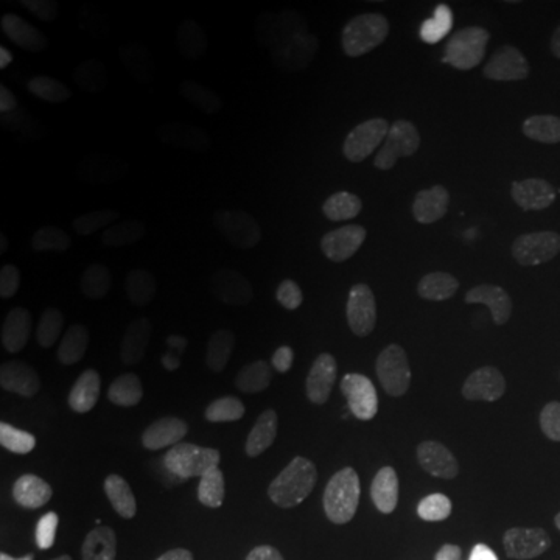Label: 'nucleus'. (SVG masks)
Returning <instances> with one entry per match:
<instances>
[{"instance_id": "obj_1", "label": "nucleus", "mask_w": 560, "mask_h": 560, "mask_svg": "<svg viewBox=\"0 0 560 560\" xmlns=\"http://www.w3.org/2000/svg\"><path fill=\"white\" fill-rule=\"evenodd\" d=\"M355 374L374 392L382 408L397 416H418L436 397L429 366L408 350H363L355 355Z\"/></svg>"}, {"instance_id": "obj_2", "label": "nucleus", "mask_w": 560, "mask_h": 560, "mask_svg": "<svg viewBox=\"0 0 560 560\" xmlns=\"http://www.w3.org/2000/svg\"><path fill=\"white\" fill-rule=\"evenodd\" d=\"M511 52V42L493 21L475 19L467 24H439L425 42V62L454 86L486 66L488 60Z\"/></svg>"}, {"instance_id": "obj_3", "label": "nucleus", "mask_w": 560, "mask_h": 560, "mask_svg": "<svg viewBox=\"0 0 560 560\" xmlns=\"http://www.w3.org/2000/svg\"><path fill=\"white\" fill-rule=\"evenodd\" d=\"M215 278L208 265L187 257H149L132 270L130 296L143 306H187L213 289Z\"/></svg>"}, {"instance_id": "obj_4", "label": "nucleus", "mask_w": 560, "mask_h": 560, "mask_svg": "<svg viewBox=\"0 0 560 560\" xmlns=\"http://www.w3.org/2000/svg\"><path fill=\"white\" fill-rule=\"evenodd\" d=\"M529 86V66L520 55L506 52L488 60L486 66L454 86V100L467 115L480 120H495L509 115L520 104Z\"/></svg>"}, {"instance_id": "obj_5", "label": "nucleus", "mask_w": 560, "mask_h": 560, "mask_svg": "<svg viewBox=\"0 0 560 560\" xmlns=\"http://www.w3.org/2000/svg\"><path fill=\"white\" fill-rule=\"evenodd\" d=\"M350 475L359 495L380 509H410L423 495V482L416 467L384 446L363 450L353 459Z\"/></svg>"}, {"instance_id": "obj_6", "label": "nucleus", "mask_w": 560, "mask_h": 560, "mask_svg": "<svg viewBox=\"0 0 560 560\" xmlns=\"http://www.w3.org/2000/svg\"><path fill=\"white\" fill-rule=\"evenodd\" d=\"M260 226L270 240L317 252H342L353 240L340 215L310 206H276L265 210Z\"/></svg>"}, {"instance_id": "obj_7", "label": "nucleus", "mask_w": 560, "mask_h": 560, "mask_svg": "<svg viewBox=\"0 0 560 560\" xmlns=\"http://www.w3.org/2000/svg\"><path fill=\"white\" fill-rule=\"evenodd\" d=\"M3 50L9 55L13 66L24 70L34 81L45 83L52 89H68L81 79L79 60L70 55L66 47L55 45L52 39L42 37L30 24L13 21L0 34Z\"/></svg>"}, {"instance_id": "obj_8", "label": "nucleus", "mask_w": 560, "mask_h": 560, "mask_svg": "<svg viewBox=\"0 0 560 560\" xmlns=\"http://www.w3.org/2000/svg\"><path fill=\"white\" fill-rule=\"evenodd\" d=\"M198 100L219 128L234 140H247L257 130V109L247 81L234 70H210L198 81Z\"/></svg>"}, {"instance_id": "obj_9", "label": "nucleus", "mask_w": 560, "mask_h": 560, "mask_svg": "<svg viewBox=\"0 0 560 560\" xmlns=\"http://www.w3.org/2000/svg\"><path fill=\"white\" fill-rule=\"evenodd\" d=\"M348 75L346 55L330 37L310 32L299 39L293 52V79L301 94L314 102H327L342 89Z\"/></svg>"}, {"instance_id": "obj_10", "label": "nucleus", "mask_w": 560, "mask_h": 560, "mask_svg": "<svg viewBox=\"0 0 560 560\" xmlns=\"http://www.w3.org/2000/svg\"><path fill=\"white\" fill-rule=\"evenodd\" d=\"M260 465L240 446H223L208 467V486L223 509H247L260 493Z\"/></svg>"}, {"instance_id": "obj_11", "label": "nucleus", "mask_w": 560, "mask_h": 560, "mask_svg": "<svg viewBox=\"0 0 560 560\" xmlns=\"http://www.w3.org/2000/svg\"><path fill=\"white\" fill-rule=\"evenodd\" d=\"M122 136L132 149L149 156H166L179 143L177 112L166 100L151 96L122 117Z\"/></svg>"}, {"instance_id": "obj_12", "label": "nucleus", "mask_w": 560, "mask_h": 560, "mask_svg": "<svg viewBox=\"0 0 560 560\" xmlns=\"http://www.w3.org/2000/svg\"><path fill=\"white\" fill-rule=\"evenodd\" d=\"M299 153L306 164L312 166L319 177L332 182L340 190H361V187L369 185L371 179V166L369 161L361 156L359 151L348 149V145H340L330 140L327 136H319V132H310V136L301 138Z\"/></svg>"}, {"instance_id": "obj_13", "label": "nucleus", "mask_w": 560, "mask_h": 560, "mask_svg": "<svg viewBox=\"0 0 560 560\" xmlns=\"http://www.w3.org/2000/svg\"><path fill=\"white\" fill-rule=\"evenodd\" d=\"M244 392L242 371L229 366H213L192 371V374L182 376L179 382H174L170 392V402L174 410L185 412H200V410H213L223 408L231 400H236Z\"/></svg>"}, {"instance_id": "obj_14", "label": "nucleus", "mask_w": 560, "mask_h": 560, "mask_svg": "<svg viewBox=\"0 0 560 560\" xmlns=\"http://www.w3.org/2000/svg\"><path fill=\"white\" fill-rule=\"evenodd\" d=\"M132 482L145 499H170L185 482V454L170 439H153L132 467Z\"/></svg>"}, {"instance_id": "obj_15", "label": "nucleus", "mask_w": 560, "mask_h": 560, "mask_svg": "<svg viewBox=\"0 0 560 560\" xmlns=\"http://www.w3.org/2000/svg\"><path fill=\"white\" fill-rule=\"evenodd\" d=\"M45 145L55 159L81 172H107L120 161V153L107 138H102L100 132L75 128V125L55 128L45 138Z\"/></svg>"}, {"instance_id": "obj_16", "label": "nucleus", "mask_w": 560, "mask_h": 560, "mask_svg": "<svg viewBox=\"0 0 560 560\" xmlns=\"http://www.w3.org/2000/svg\"><path fill=\"white\" fill-rule=\"evenodd\" d=\"M120 408L115 389L94 376H70L55 389L52 412L58 418H94L107 420Z\"/></svg>"}, {"instance_id": "obj_17", "label": "nucleus", "mask_w": 560, "mask_h": 560, "mask_svg": "<svg viewBox=\"0 0 560 560\" xmlns=\"http://www.w3.org/2000/svg\"><path fill=\"white\" fill-rule=\"evenodd\" d=\"M200 363V353L187 348L159 350V353L140 355L120 369V382L132 392H153L166 382H179L182 376L192 374Z\"/></svg>"}, {"instance_id": "obj_18", "label": "nucleus", "mask_w": 560, "mask_h": 560, "mask_svg": "<svg viewBox=\"0 0 560 560\" xmlns=\"http://www.w3.org/2000/svg\"><path fill=\"white\" fill-rule=\"evenodd\" d=\"M3 208L16 215L19 221H30L32 229L39 231V234H58L73 221L66 202L47 192L34 179L21 187H13V190H3Z\"/></svg>"}, {"instance_id": "obj_19", "label": "nucleus", "mask_w": 560, "mask_h": 560, "mask_svg": "<svg viewBox=\"0 0 560 560\" xmlns=\"http://www.w3.org/2000/svg\"><path fill=\"white\" fill-rule=\"evenodd\" d=\"M52 524L39 511H26L11 524L0 560H50Z\"/></svg>"}, {"instance_id": "obj_20", "label": "nucleus", "mask_w": 560, "mask_h": 560, "mask_svg": "<svg viewBox=\"0 0 560 560\" xmlns=\"http://www.w3.org/2000/svg\"><path fill=\"white\" fill-rule=\"evenodd\" d=\"M459 499L472 514L495 516L506 503V490H503L501 478L490 467L475 465L462 478Z\"/></svg>"}, {"instance_id": "obj_21", "label": "nucleus", "mask_w": 560, "mask_h": 560, "mask_svg": "<svg viewBox=\"0 0 560 560\" xmlns=\"http://www.w3.org/2000/svg\"><path fill=\"white\" fill-rule=\"evenodd\" d=\"M104 542H107V527L96 514L73 516L60 548V560H100Z\"/></svg>"}, {"instance_id": "obj_22", "label": "nucleus", "mask_w": 560, "mask_h": 560, "mask_svg": "<svg viewBox=\"0 0 560 560\" xmlns=\"http://www.w3.org/2000/svg\"><path fill=\"white\" fill-rule=\"evenodd\" d=\"M34 9L52 19L66 34L73 37H86L100 26V9L89 0H37Z\"/></svg>"}, {"instance_id": "obj_23", "label": "nucleus", "mask_w": 560, "mask_h": 560, "mask_svg": "<svg viewBox=\"0 0 560 560\" xmlns=\"http://www.w3.org/2000/svg\"><path fill=\"white\" fill-rule=\"evenodd\" d=\"M34 475V454L24 441H9L0 450V495L16 499L30 488Z\"/></svg>"}, {"instance_id": "obj_24", "label": "nucleus", "mask_w": 560, "mask_h": 560, "mask_svg": "<svg viewBox=\"0 0 560 560\" xmlns=\"http://www.w3.org/2000/svg\"><path fill=\"white\" fill-rule=\"evenodd\" d=\"M252 556H255V542L247 532L229 529L213 542L206 560H252Z\"/></svg>"}, {"instance_id": "obj_25", "label": "nucleus", "mask_w": 560, "mask_h": 560, "mask_svg": "<svg viewBox=\"0 0 560 560\" xmlns=\"http://www.w3.org/2000/svg\"><path fill=\"white\" fill-rule=\"evenodd\" d=\"M30 166L21 153L13 149L9 140L0 143V187L3 190H13V187H21L30 182Z\"/></svg>"}, {"instance_id": "obj_26", "label": "nucleus", "mask_w": 560, "mask_h": 560, "mask_svg": "<svg viewBox=\"0 0 560 560\" xmlns=\"http://www.w3.org/2000/svg\"><path fill=\"white\" fill-rule=\"evenodd\" d=\"M535 418L552 436H560V382L545 387L535 397Z\"/></svg>"}, {"instance_id": "obj_27", "label": "nucleus", "mask_w": 560, "mask_h": 560, "mask_svg": "<svg viewBox=\"0 0 560 560\" xmlns=\"http://www.w3.org/2000/svg\"><path fill=\"white\" fill-rule=\"evenodd\" d=\"M537 355H540L545 366L560 369V322L550 325L540 335V340H537Z\"/></svg>"}, {"instance_id": "obj_28", "label": "nucleus", "mask_w": 560, "mask_h": 560, "mask_svg": "<svg viewBox=\"0 0 560 560\" xmlns=\"http://www.w3.org/2000/svg\"><path fill=\"white\" fill-rule=\"evenodd\" d=\"M107 560H149V552L136 540H125L120 545H115V550L109 552Z\"/></svg>"}, {"instance_id": "obj_29", "label": "nucleus", "mask_w": 560, "mask_h": 560, "mask_svg": "<svg viewBox=\"0 0 560 560\" xmlns=\"http://www.w3.org/2000/svg\"><path fill=\"white\" fill-rule=\"evenodd\" d=\"M21 102V89L11 79H0V115L9 112Z\"/></svg>"}, {"instance_id": "obj_30", "label": "nucleus", "mask_w": 560, "mask_h": 560, "mask_svg": "<svg viewBox=\"0 0 560 560\" xmlns=\"http://www.w3.org/2000/svg\"><path fill=\"white\" fill-rule=\"evenodd\" d=\"M13 416V397L9 389H0V420H9Z\"/></svg>"}, {"instance_id": "obj_31", "label": "nucleus", "mask_w": 560, "mask_h": 560, "mask_svg": "<svg viewBox=\"0 0 560 560\" xmlns=\"http://www.w3.org/2000/svg\"><path fill=\"white\" fill-rule=\"evenodd\" d=\"M353 560H389V556L384 550H376V548H366L361 552H355Z\"/></svg>"}, {"instance_id": "obj_32", "label": "nucleus", "mask_w": 560, "mask_h": 560, "mask_svg": "<svg viewBox=\"0 0 560 560\" xmlns=\"http://www.w3.org/2000/svg\"><path fill=\"white\" fill-rule=\"evenodd\" d=\"M283 560H299V558H283Z\"/></svg>"}]
</instances>
